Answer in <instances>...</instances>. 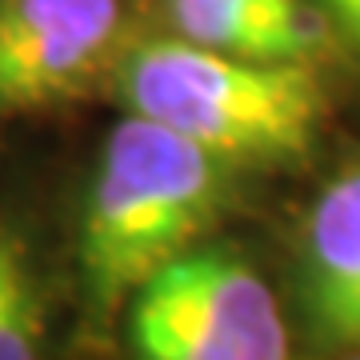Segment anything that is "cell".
Masks as SVG:
<instances>
[{"mask_svg": "<svg viewBox=\"0 0 360 360\" xmlns=\"http://www.w3.org/2000/svg\"><path fill=\"white\" fill-rule=\"evenodd\" d=\"M324 8H328V16L360 44V0H324Z\"/></svg>", "mask_w": 360, "mask_h": 360, "instance_id": "ba28073f", "label": "cell"}, {"mask_svg": "<svg viewBox=\"0 0 360 360\" xmlns=\"http://www.w3.org/2000/svg\"><path fill=\"white\" fill-rule=\"evenodd\" d=\"M25 269V252H20V245L16 240H8V236H0V284L8 281L13 272Z\"/></svg>", "mask_w": 360, "mask_h": 360, "instance_id": "9c48e42d", "label": "cell"}, {"mask_svg": "<svg viewBox=\"0 0 360 360\" xmlns=\"http://www.w3.org/2000/svg\"><path fill=\"white\" fill-rule=\"evenodd\" d=\"M229 160L180 132L124 116L104 141L80 224L89 309L112 316L212 224Z\"/></svg>", "mask_w": 360, "mask_h": 360, "instance_id": "6da1fadb", "label": "cell"}, {"mask_svg": "<svg viewBox=\"0 0 360 360\" xmlns=\"http://www.w3.org/2000/svg\"><path fill=\"white\" fill-rule=\"evenodd\" d=\"M304 292L328 340L360 348V172L333 180L304 224Z\"/></svg>", "mask_w": 360, "mask_h": 360, "instance_id": "5b68a950", "label": "cell"}, {"mask_svg": "<svg viewBox=\"0 0 360 360\" xmlns=\"http://www.w3.org/2000/svg\"><path fill=\"white\" fill-rule=\"evenodd\" d=\"M40 296L28 264L0 284V360H40Z\"/></svg>", "mask_w": 360, "mask_h": 360, "instance_id": "52a82bcc", "label": "cell"}, {"mask_svg": "<svg viewBox=\"0 0 360 360\" xmlns=\"http://www.w3.org/2000/svg\"><path fill=\"white\" fill-rule=\"evenodd\" d=\"M180 37L245 60H304L321 40L300 0H168Z\"/></svg>", "mask_w": 360, "mask_h": 360, "instance_id": "8992f818", "label": "cell"}, {"mask_svg": "<svg viewBox=\"0 0 360 360\" xmlns=\"http://www.w3.org/2000/svg\"><path fill=\"white\" fill-rule=\"evenodd\" d=\"M124 0H0V108L68 101L116 60Z\"/></svg>", "mask_w": 360, "mask_h": 360, "instance_id": "277c9868", "label": "cell"}, {"mask_svg": "<svg viewBox=\"0 0 360 360\" xmlns=\"http://www.w3.org/2000/svg\"><path fill=\"white\" fill-rule=\"evenodd\" d=\"M141 360H288L276 296L229 248H188L129 300Z\"/></svg>", "mask_w": 360, "mask_h": 360, "instance_id": "3957f363", "label": "cell"}, {"mask_svg": "<svg viewBox=\"0 0 360 360\" xmlns=\"http://www.w3.org/2000/svg\"><path fill=\"white\" fill-rule=\"evenodd\" d=\"M120 96L220 160H284L312 144L324 108L304 60H245L193 40H148L120 56Z\"/></svg>", "mask_w": 360, "mask_h": 360, "instance_id": "7a4b0ae2", "label": "cell"}]
</instances>
